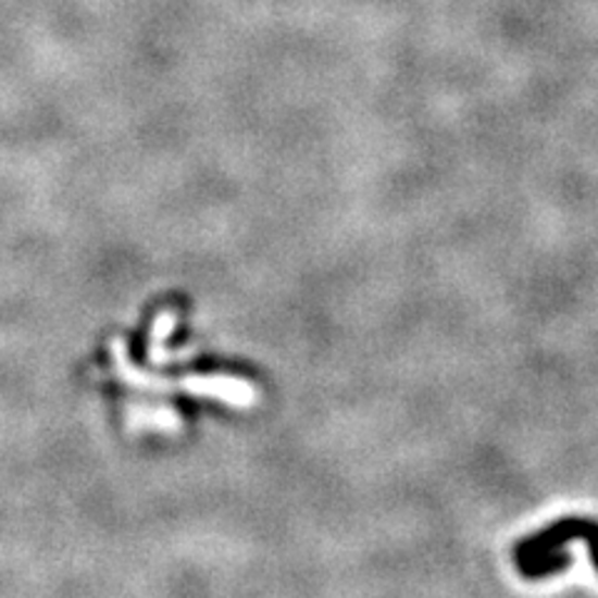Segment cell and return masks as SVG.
<instances>
[{
  "label": "cell",
  "instance_id": "6da1fadb",
  "mask_svg": "<svg viewBox=\"0 0 598 598\" xmlns=\"http://www.w3.org/2000/svg\"><path fill=\"white\" fill-rule=\"evenodd\" d=\"M586 524H588V516L557 519L553 524L541 528V532L528 534L524 541H519L514 546V551H511V557H514V563H521V561L541 557V553L557 551V549H561V546H566L569 541H581Z\"/></svg>",
  "mask_w": 598,
  "mask_h": 598
},
{
  "label": "cell",
  "instance_id": "7a4b0ae2",
  "mask_svg": "<svg viewBox=\"0 0 598 598\" xmlns=\"http://www.w3.org/2000/svg\"><path fill=\"white\" fill-rule=\"evenodd\" d=\"M571 561H574V557L563 549H557V551H549V553H541V557L536 559H528V561H521L516 563L521 576L528 578V581H538V578H546L551 574H559V571H566L571 566Z\"/></svg>",
  "mask_w": 598,
  "mask_h": 598
},
{
  "label": "cell",
  "instance_id": "3957f363",
  "mask_svg": "<svg viewBox=\"0 0 598 598\" xmlns=\"http://www.w3.org/2000/svg\"><path fill=\"white\" fill-rule=\"evenodd\" d=\"M581 541H586L588 557H591L594 569L598 571V521L596 519H588V524L584 528V536H581Z\"/></svg>",
  "mask_w": 598,
  "mask_h": 598
}]
</instances>
